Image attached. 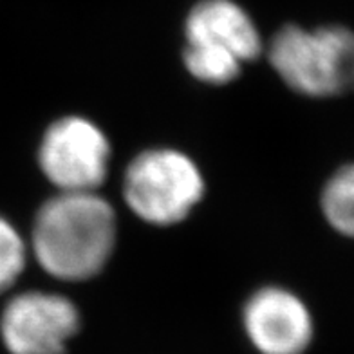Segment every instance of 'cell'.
<instances>
[{
	"label": "cell",
	"instance_id": "5",
	"mask_svg": "<svg viewBox=\"0 0 354 354\" xmlns=\"http://www.w3.org/2000/svg\"><path fill=\"white\" fill-rule=\"evenodd\" d=\"M80 326L73 300L51 291H26L2 311L0 336L11 354H66Z\"/></svg>",
	"mask_w": 354,
	"mask_h": 354
},
{
	"label": "cell",
	"instance_id": "8",
	"mask_svg": "<svg viewBox=\"0 0 354 354\" xmlns=\"http://www.w3.org/2000/svg\"><path fill=\"white\" fill-rule=\"evenodd\" d=\"M320 208L335 232L354 239V163L344 165L327 179Z\"/></svg>",
	"mask_w": 354,
	"mask_h": 354
},
{
	"label": "cell",
	"instance_id": "9",
	"mask_svg": "<svg viewBox=\"0 0 354 354\" xmlns=\"http://www.w3.org/2000/svg\"><path fill=\"white\" fill-rule=\"evenodd\" d=\"M28 248L19 230L0 217V293L8 291L26 270Z\"/></svg>",
	"mask_w": 354,
	"mask_h": 354
},
{
	"label": "cell",
	"instance_id": "1",
	"mask_svg": "<svg viewBox=\"0 0 354 354\" xmlns=\"http://www.w3.org/2000/svg\"><path fill=\"white\" fill-rule=\"evenodd\" d=\"M116 239V212L98 192H58L38 208L29 250L55 279L84 282L109 264Z\"/></svg>",
	"mask_w": 354,
	"mask_h": 354
},
{
	"label": "cell",
	"instance_id": "7",
	"mask_svg": "<svg viewBox=\"0 0 354 354\" xmlns=\"http://www.w3.org/2000/svg\"><path fill=\"white\" fill-rule=\"evenodd\" d=\"M185 46L226 53L243 64L264 51L252 17L233 0H201L185 22Z\"/></svg>",
	"mask_w": 354,
	"mask_h": 354
},
{
	"label": "cell",
	"instance_id": "4",
	"mask_svg": "<svg viewBox=\"0 0 354 354\" xmlns=\"http://www.w3.org/2000/svg\"><path fill=\"white\" fill-rule=\"evenodd\" d=\"M111 141L84 116L58 118L38 143V167L58 192H96L109 174Z\"/></svg>",
	"mask_w": 354,
	"mask_h": 354
},
{
	"label": "cell",
	"instance_id": "2",
	"mask_svg": "<svg viewBox=\"0 0 354 354\" xmlns=\"http://www.w3.org/2000/svg\"><path fill=\"white\" fill-rule=\"evenodd\" d=\"M268 58L295 93L309 98L354 93V31L344 26H284L271 38Z\"/></svg>",
	"mask_w": 354,
	"mask_h": 354
},
{
	"label": "cell",
	"instance_id": "3",
	"mask_svg": "<svg viewBox=\"0 0 354 354\" xmlns=\"http://www.w3.org/2000/svg\"><path fill=\"white\" fill-rule=\"evenodd\" d=\"M206 192L199 165L168 147L143 150L123 176V199L138 219L152 226L181 223Z\"/></svg>",
	"mask_w": 354,
	"mask_h": 354
},
{
	"label": "cell",
	"instance_id": "6",
	"mask_svg": "<svg viewBox=\"0 0 354 354\" xmlns=\"http://www.w3.org/2000/svg\"><path fill=\"white\" fill-rule=\"evenodd\" d=\"M248 338L261 354H304L315 335L309 308L280 286L257 289L243 309Z\"/></svg>",
	"mask_w": 354,
	"mask_h": 354
}]
</instances>
